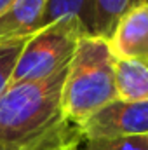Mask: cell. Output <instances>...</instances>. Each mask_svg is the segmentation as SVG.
Returning <instances> with one entry per match:
<instances>
[{
	"label": "cell",
	"instance_id": "1",
	"mask_svg": "<svg viewBox=\"0 0 148 150\" xmlns=\"http://www.w3.org/2000/svg\"><path fill=\"white\" fill-rule=\"evenodd\" d=\"M68 67L37 82L12 84L0 96V150H75L84 138L63 112Z\"/></svg>",
	"mask_w": 148,
	"mask_h": 150
},
{
	"label": "cell",
	"instance_id": "2",
	"mask_svg": "<svg viewBox=\"0 0 148 150\" xmlns=\"http://www.w3.org/2000/svg\"><path fill=\"white\" fill-rule=\"evenodd\" d=\"M113 65L108 40L82 37L77 42L61 91L63 112L72 124L80 127L91 115L118 100Z\"/></svg>",
	"mask_w": 148,
	"mask_h": 150
},
{
	"label": "cell",
	"instance_id": "3",
	"mask_svg": "<svg viewBox=\"0 0 148 150\" xmlns=\"http://www.w3.org/2000/svg\"><path fill=\"white\" fill-rule=\"evenodd\" d=\"M82 37H87L82 25L72 18H61L51 25H45L26 40L11 86L37 82L68 67L77 42Z\"/></svg>",
	"mask_w": 148,
	"mask_h": 150
},
{
	"label": "cell",
	"instance_id": "4",
	"mask_svg": "<svg viewBox=\"0 0 148 150\" xmlns=\"http://www.w3.org/2000/svg\"><path fill=\"white\" fill-rule=\"evenodd\" d=\"M84 140H110L148 134V101L117 100L91 115L82 126Z\"/></svg>",
	"mask_w": 148,
	"mask_h": 150
},
{
	"label": "cell",
	"instance_id": "5",
	"mask_svg": "<svg viewBox=\"0 0 148 150\" xmlns=\"http://www.w3.org/2000/svg\"><path fill=\"white\" fill-rule=\"evenodd\" d=\"M115 59H138L148 63V2L127 11L108 38Z\"/></svg>",
	"mask_w": 148,
	"mask_h": 150
},
{
	"label": "cell",
	"instance_id": "6",
	"mask_svg": "<svg viewBox=\"0 0 148 150\" xmlns=\"http://www.w3.org/2000/svg\"><path fill=\"white\" fill-rule=\"evenodd\" d=\"M47 0H16L0 14V42L25 40L44 28Z\"/></svg>",
	"mask_w": 148,
	"mask_h": 150
},
{
	"label": "cell",
	"instance_id": "7",
	"mask_svg": "<svg viewBox=\"0 0 148 150\" xmlns=\"http://www.w3.org/2000/svg\"><path fill=\"white\" fill-rule=\"evenodd\" d=\"M115 87L118 100L148 101V63L138 59H115Z\"/></svg>",
	"mask_w": 148,
	"mask_h": 150
},
{
	"label": "cell",
	"instance_id": "8",
	"mask_svg": "<svg viewBox=\"0 0 148 150\" xmlns=\"http://www.w3.org/2000/svg\"><path fill=\"white\" fill-rule=\"evenodd\" d=\"M61 18H72L78 21L87 37H94V12L92 0H47L44 16V26Z\"/></svg>",
	"mask_w": 148,
	"mask_h": 150
},
{
	"label": "cell",
	"instance_id": "9",
	"mask_svg": "<svg viewBox=\"0 0 148 150\" xmlns=\"http://www.w3.org/2000/svg\"><path fill=\"white\" fill-rule=\"evenodd\" d=\"M148 0H92L94 12V37L108 40L118 23V19L140 4Z\"/></svg>",
	"mask_w": 148,
	"mask_h": 150
},
{
	"label": "cell",
	"instance_id": "10",
	"mask_svg": "<svg viewBox=\"0 0 148 150\" xmlns=\"http://www.w3.org/2000/svg\"><path fill=\"white\" fill-rule=\"evenodd\" d=\"M26 40L28 38L0 42V96L7 91V87L12 82V75H14L19 54H21Z\"/></svg>",
	"mask_w": 148,
	"mask_h": 150
},
{
	"label": "cell",
	"instance_id": "11",
	"mask_svg": "<svg viewBox=\"0 0 148 150\" xmlns=\"http://www.w3.org/2000/svg\"><path fill=\"white\" fill-rule=\"evenodd\" d=\"M84 150H148V134L110 140H84Z\"/></svg>",
	"mask_w": 148,
	"mask_h": 150
},
{
	"label": "cell",
	"instance_id": "12",
	"mask_svg": "<svg viewBox=\"0 0 148 150\" xmlns=\"http://www.w3.org/2000/svg\"><path fill=\"white\" fill-rule=\"evenodd\" d=\"M14 2H16V0H0V14H2V12H5V11H7Z\"/></svg>",
	"mask_w": 148,
	"mask_h": 150
},
{
	"label": "cell",
	"instance_id": "13",
	"mask_svg": "<svg viewBox=\"0 0 148 150\" xmlns=\"http://www.w3.org/2000/svg\"><path fill=\"white\" fill-rule=\"evenodd\" d=\"M75 150H78V149H75Z\"/></svg>",
	"mask_w": 148,
	"mask_h": 150
}]
</instances>
